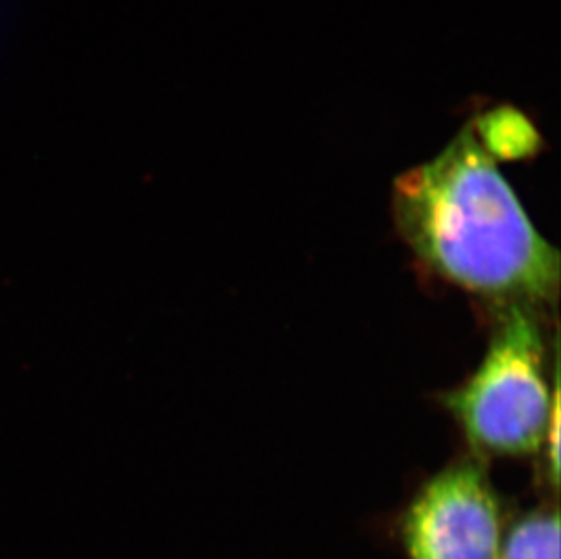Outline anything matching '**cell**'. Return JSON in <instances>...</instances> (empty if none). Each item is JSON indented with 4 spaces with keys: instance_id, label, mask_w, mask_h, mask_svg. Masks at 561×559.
Segmentation results:
<instances>
[{
    "instance_id": "6da1fadb",
    "label": "cell",
    "mask_w": 561,
    "mask_h": 559,
    "mask_svg": "<svg viewBox=\"0 0 561 559\" xmlns=\"http://www.w3.org/2000/svg\"><path fill=\"white\" fill-rule=\"evenodd\" d=\"M405 242L430 270L499 306L535 307L558 295L560 256L467 127L435 160L394 187Z\"/></svg>"
},
{
    "instance_id": "277c9868",
    "label": "cell",
    "mask_w": 561,
    "mask_h": 559,
    "mask_svg": "<svg viewBox=\"0 0 561 559\" xmlns=\"http://www.w3.org/2000/svg\"><path fill=\"white\" fill-rule=\"evenodd\" d=\"M499 559H560L557 509H536L519 517L503 536Z\"/></svg>"
},
{
    "instance_id": "3957f363",
    "label": "cell",
    "mask_w": 561,
    "mask_h": 559,
    "mask_svg": "<svg viewBox=\"0 0 561 559\" xmlns=\"http://www.w3.org/2000/svg\"><path fill=\"white\" fill-rule=\"evenodd\" d=\"M398 531L409 559H499L503 512L488 470L463 459L433 476Z\"/></svg>"
},
{
    "instance_id": "5b68a950",
    "label": "cell",
    "mask_w": 561,
    "mask_h": 559,
    "mask_svg": "<svg viewBox=\"0 0 561 559\" xmlns=\"http://www.w3.org/2000/svg\"><path fill=\"white\" fill-rule=\"evenodd\" d=\"M477 129L482 133L478 135L480 142L491 155L514 159L535 149V129L516 115L507 116L500 112L499 115L489 116L485 124H478Z\"/></svg>"
},
{
    "instance_id": "7a4b0ae2",
    "label": "cell",
    "mask_w": 561,
    "mask_h": 559,
    "mask_svg": "<svg viewBox=\"0 0 561 559\" xmlns=\"http://www.w3.org/2000/svg\"><path fill=\"white\" fill-rule=\"evenodd\" d=\"M543 336L533 307L505 306L477 373L445 396L478 454L529 456L546 445L558 407L547 386Z\"/></svg>"
}]
</instances>
